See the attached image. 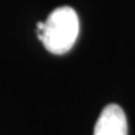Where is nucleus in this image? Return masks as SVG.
<instances>
[{
  "instance_id": "2",
  "label": "nucleus",
  "mask_w": 135,
  "mask_h": 135,
  "mask_svg": "<svg viewBox=\"0 0 135 135\" xmlns=\"http://www.w3.org/2000/svg\"><path fill=\"white\" fill-rule=\"evenodd\" d=\"M93 135H128V121L124 110L116 104L106 105L98 118Z\"/></svg>"
},
{
  "instance_id": "1",
  "label": "nucleus",
  "mask_w": 135,
  "mask_h": 135,
  "mask_svg": "<svg viewBox=\"0 0 135 135\" xmlns=\"http://www.w3.org/2000/svg\"><path fill=\"white\" fill-rule=\"evenodd\" d=\"M79 18L70 6H60L45 21L36 23V34L49 53L61 55L74 46L79 35Z\"/></svg>"
}]
</instances>
